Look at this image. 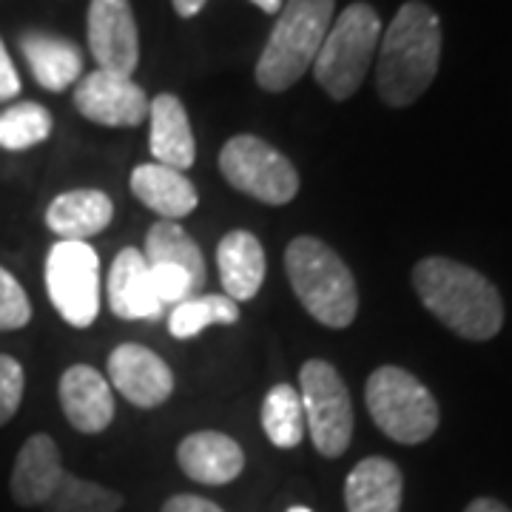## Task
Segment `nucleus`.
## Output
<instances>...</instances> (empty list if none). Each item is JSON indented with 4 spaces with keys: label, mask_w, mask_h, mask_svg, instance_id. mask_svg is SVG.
I'll list each match as a JSON object with an SVG mask.
<instances>
[{
    "label": "nucleus",
    "mask_w": 512,
    "mask_h": 512,
    "mask_svg": "<svg viewBox=\"0 0 512 512\" xmlns=\"http://www.w3.org/2000/svg\"><path fill=\"white\" fill-rule=\"evenodd\" d=\"M305 427L313 447L325 458H339L353 436V402L339 370L325 359H311L299 370Z\"/></svg>",
    "instance_id": "0eeeda50"
},
{
    "label": "nucleus",
    "mask_w": 512,
    "mask_h": 512,
    "mask_svg": "<svg viewBox=\"0 0 512 512\" xmlns=\"http://www.w3.org/2000/svg\"><path fill=\"white\" fill-rule=\"evenodd\" d=\"M109 379L126 402L143 407V410L160 407L174 393L171 367L165 365L154 350L134 345V342L117 345L111 350Z\"/></svg>",
    "instance_id": "f8f14e48"
},
{
    "label": "nucleus",
    "mask_w": 512,
    "mask_h": 512,
    "mask_svg": "<svg viewBox=\"0 0 512 512\" xmlns=\"http://www.w3.org/2000/svg\"><path fill=\"white\" fill-rule=\"evenodd\" d=\"M52 114L40 103H15L0 111V148L26 151L40 146L52 134Z\"/></svg>",
    "instance_id": "bb28decb"
},
{
    "label": "nucleus",
    "mask_w": 512,
    "mask_h": 512,
    "mask_svg": "<svg viewBox=\"0 0 512 512\" xmlns=\"http://www.w3.org/2000/svg\"><path fill=\"white\" fill-rule=\"evenodd\" d=\"M217 268L225 296L234 302L254 299L265 282V251L251 231L225 234L217 248Z\"/></svg>",
    "instance_id": "4be33fe9"
},
{
    "label": "nucleus",
    "mask_w": 512,
    "mask_h": 512,
    "mask_svg": "<svg viewBox=\"0 0 512 512\" xmlns=\"http://www.w3.org/2000/svg\"><path fill=\"white\" fill-rule=\"evenodd\" d=\"M251 3H256L265 15H279V9L285 6V0H251Z\"/></svg>",
    "instance_id": "f704fd0d"
},
{
    "label": "nucleus",
    "mask_w": 512,
    "mask_h": 512,
    "mask_svg": "<svg viewBox=\"0 0 512 512\" xmlns=\"http://www.w3.org/2000/svg\"><path fill=\"white\" fill-rule=\"evenodd\" d=\"M382 18L370 3H350L339 18L330 23L325 43L313 60L316 83L333 100H350L362 89L370 63L379 52Z\"/></svg>",
    "instance_id": "39448f33"
},
{
    "label": "nucleus",
    "mask_w": 512,
    "mask_h": 512,
    "mask_svg": "<svg viewBox=\"0 0 512 512\" xmlns=\"http://www.w3.org/2000/svg\"><path fill=\"white\" fill-rule=\"evenodd\" d=\"M148 268H151V285H154V293H157L163 308L180 305V302L200 293L191 274L180 265H148Z\"/></svg>",
    "instance_id": "c85d7f7f"
},
{
    "label": "nucleus",
    "mask_w": 512,
    "mask_h": 512,
    "mask_svg": "<svg viewBox=\"0 0 512 512\" xmlns=\"http://www.w3.org/2000/svg\"><path fill=\"white\" fill-rule=\"evenodd\" d=\"M23 387H26V376L18 359L0 353V427L15 419L23 402Z\"/></svg>",
    "instance_id": "c756f323"
},
{
    "label": "nucleus",
    "mask_w": 512,
    "mask_h": 512,
    "mask_svg": "<svg viewBox=\"0 0 512 512\" xmlns=\"http://www.w3.org/2000/svg\"><path fill=\"white\" fill-rule=\"evenodd\" d=\"M60 407L77 433H103L114 421V393L109 382L89 365L66 367L57 384Z\"/></svg>",
    "instance_id": "ddd939ff"
},
{
    "label": "nucleus",
    "mask_w": 512,
    "mask_h": 512,
    "mask_svg": "<svg viewBox=\"0 0 512 512\" xmlns=\"http://www.w3.org/2000/svg\"><path fill=\"white\" fill-rule=\"evenodd\" d=\"M109 308L120 319H160L165 313L151 285V268L143 251L123 248L114 256L109 274Z\"/></svg>",
    "instance_id": "dca6fc26"
},
{
    "label": "nucleus",
    "mask_w": 512,
    "mask_h": 512,
    "mask_svg": "<svg viewBox=\"0 0 512 512\" xmlns=\"http://www.w3.org/2000/svg\"><path fill=\"white\" fill-rule=\"evenodd\" d=\"M262 430L274 447L293 450L299 447L308 427H305V407L302 396L291 384H274L262 402Z\"/></svg>",
    "instance_id": "b1692460"
},
{
    "label": "nucleus",
    "mask_w": 512,
    "mask_h": 512,
    "mask_svg": "<svg viewBox=\"0 0 512 512\" xmlns=\"http://www.w3.org/2000/svg\"><path fill=\"white\" fill-rule=\"evenodd\" d=\"M336 0H285L262 55L256 60V83L265 92H288L311 72L330 23Z\"/></svg>",
    "instance_id": "20e7f679"
},
{
    "label": "nucleus",
    "mask_w": 512,
    "mask_h": 512,
    "mask_svg": "<svg viewBox=\"0 0 512 512\" xmlns=\"http://www.w3.org/2000/svg\"><path fill=\"white\" fill-rule=\"evenodd\" d=\"M376 60V89L387 106H413L439 74L441 20L421 3L407 0L382 32Z\"/></svg>",
    "instance_id": "f03ea898"
},
{
    "label": "nucleus",
    "mask_w": 512,
    "mask_h": 512,
    "mask_svg": "<svg viewBox=\"0 0 512 512\" xmlns=\"http://www.w3.org/2000/svg\"><path fill=\"white\" fill-rule=\"evenodd\" d=\"M288 512H313V510H308V507H291Z\"/></svg>",
    "instance_id": "c9c22d12"
},
{
    "label": "nucleus",
    "mask_w": 512,
    "mask_h": 512,
    "mask_svg": "<svg viewBox=\"0 0 512 512\" xmlns=\"http://www.w3.org/2000/svg\"><path fill=\"white\" fill-rule=\"evenodd\" d=\"M180 470L197 484L222 487L245 470V453L237 441L217 430H200L180 441L177 447Z\"/></svg>",
    "instance_id": "2eb2a0df"
},
{
    "label": "nucleus",
    "mask_w": 512,
    "mask_h": 512,
    "mask_svg": "<svg viewBox=\"0 0 512 512\" xmlns=\"http://www.w3.org/2000/svg\"><path fill=\"white\" fill-rule=\"evenodd\" d=\"M143 256H146L148 265H180L191 274L197 291H202V285H205V259H202L200 245L188 237V231L180 222H154L146 237Z\"/></svg>",
    "instance_id": "5701e85b"
},
{
    "label": "nucleus",
    "mask_w": 512,
    "mask_h": 512,
    "mask_svg": "<svg viewBox=\"0 0 512 512\" xmlns=\"http://www.w3.org/2000/svg\"><path fill=\"white\" fill-rule=\"evenodd\" d=\"M237 319L239 305L225 293L191 296L180 305H174V311L168 316V330L174 339H194L211 325H234Z\"/></svg>",
    "instance_id": "393cba45"
},
{
    "label": "nucleus",
    "mask_w": 512,
    "mask_h": 512,
    "mask_svg": "<svg viewBox=\"0 0 512 512\" xmlns=\"http://www.w3.org/2000/svg\"><path fill=\"white\" fill-rule=\"evenodd\" d=\"M148 120L154 160L177 171H188L197 160V143L183 100L177 94H157L148 103Z\"/></svg>",
    "instance_id": "f3484780"
},
{
    "label": "nucleus",
    "mask_w": 512,
    "mask_h": 512,
    "mask_svg": "<svg viewBox=\"0 0 512 512\" xmlns=\"http://www.w3.org/2000/svg\"><path fill=\"white\" fill-rule=\"evenodd\" d=\"M464 512H510L501 501H495V498H476L470 507Z\"/></svg>",
    "instance_id": "72a5a7b5"
},
{
    "label": "nucleus",
    "mask_w": 512,
    "mask_h": 512,
    "mask_svg": "<svg viewBox=\"0 0 512 512\" xmlns=\"http://www.w3.org/2000/svg\"><path fill=\"white\" fill-rule=\"evenodd\" d=\"M365 402L376 427L399 444H421L439 427V402L402 367L384 365L373 370L367 379Z\"/></svg>",
    "instance_id": "423d86ee"
},
{
    "label": "nucleus",
    "mask_w": 512,
    "mask_h": 512,
    "mask_svg": "<svg viewBox=\"0 0 512 512\" xmlns=\"http://www.w3.org/2000/svg\"><path fill=\"white\" fill-rule=\"evenodd\" d=\"M46 291L72 328H89L100 313V256L89 242L60 239L46 256Z\"/></svg>",
    "instance_id": "6e6552de"
},
{
    "label": "nucleus",
    "mask_w": 512,
    "mask_h": 512,
    "mask_svg": "<svg viewBox=\"0 0 512 512\" xmlns=\"http://www.w3.org/2000/svg\"><path fill=\"white\" fill-rule=\"evenodd\" d=\"M20 52L46 92H66L83 77V52L66 37L49 32H23Z\"/></svg>",
    "instance_id": "a211bd4d"
},
{
    "label": "nucleus",
    "mask_w": 512,
    "mask_h": 512,
    "mask_svg": "<svg viewBox=\"0 0 512 512\" xmlns=\"http://www.w3.org/2000/svg\"><path fill=\"white\" fill-rule=\"evenodd\" d=\"M89 49L103 72L134 74L140 63V32L128 0L89 3Z\"/></svg>",
    "instance_id": "9b49d317"
},
{
    "label": "nucleus",
    "mask_w": 512,
    "mask_h": 512,
    "mask_svg": "<svg viewBox=\"0 0 512 512\" xmlns=\"http://www.w3.org/2000/svg\"><path fill=\"white\" fill-rule=\"evenodd\" d=\"M32 319V302L15 276L0 268V333L20 330Z\"/></svg>",
    "instance_id": "cd10ccee"
},
{
    "label": "nucleus",
    "mask_w": 512,
    "mask_h": 512,
    "mask_svg": "<svg viewBox=\"0 0 512 512\" xmlns=\"http://www.w3.org/2000/svg\"><path fill=\"white\" fill-rule=\"evenodd\" d=\"M285 271L296 299L319 325L348 328L359 313V291L350 268L330 245L316 237H296L285 251Z\"/></svg>",
    "instance_id": "7ed1b4c3"
},
{
    "label": "nucleus",
    "mask_w": 512,
    "mask_h": 512,
    "mask_svg": "<svg viewBox=\"0 0 512 512\" xmlns=\"http://www.w3.org/2000/svg\"><path fill=\"white\" fill-rule=\"evenodd\" d=\"M148 100L143 86L131 77L97 69L77 80L74 86V109L97 126L134 128L148 117Z\"/></svg>",
    "instance_id": "9d476101"
},
{
    "label": "nucleus",
    "mask_w": 512,
    "mask_h": 512,
    "mask_svg": "<svg viewBox=\"0 0 512 512\" xmlns=\"http://www.w3.org/2000/svg\"><path fill=\"white\" fill-rule=\"evenodd\" d=\"M413 288L421 305L461 339L487 342L504 325L501 293L476 268L447 259L427 256L413 268Z\"/></svg>",
    "instance_id": "f257e3e1"
},
{
    "label": "nucleus",
    "mask_w": 512,
    "mask_h": 512,
    "mask_svg": "<svg viewBox=\"0 0 512 512\" xmlns=\"http://www.w3.org/2000/svg\"><path fill=\"white\" fill-rule=\"evenodd\" d=\"M131 191L146 208L157 211L163 220H183L197 208V188L185 177V171L160 163L137 165L131 171Z\"/></svg>",
    "instance_id": "6ab92c4d"
},
{
    "label": "nucleus",
    "mask_w": 512,
    "mask_h": 512,
    "mask_svg": "<svg viewBox=\"0 0 512 512\" xmlns=\"http://www.w3.org/2000/svg\"><path fill=\"white\" fill-rule=\"evenodd\" d=\"M63 476L66 470H63L57 441L46 433H35L20 447L15 467H12L9 490L20 507H43Z\"/></svg>",
    "instance_id": "4468645a"
},
{
    "label": "nucleus",
    "mask_w": 512,
    "mask_h": 512,
    "mask_svg": "<svg viewBox=\"0 0 512 512\" xmlns=\"http://www.w3.org/2000/svg\"><path fill=\"white\" fill-rule=\"evenodd\" d=\"M120 507H123L120 493L66 473L60 478L55 493L43 504V512H117Z\"/></svg>",
    "instance_id": "a878e982"
},
{
    "label": "nucleus",
    "mask_w": 512,
    "mask_h": 512,
    "mask_svg": "<svg viewBox=\"0 0 512 512\" xmlns=\"http://www.w3.org/2000/svg\"><path fill=\"white\" fill-rule=\"evenodd\" d=\"M402 470L382 456L362 458L345 481L348 512H399L402 510Z\"/></svg>",
    "instance_id": "412c9836"
},
{
    "label": "nucleus",
    "mask_w": 512,
    "mask_h": 512,
    "mask_svg": "<svg viewBox=\"0 0 512 512\" xmlns=\"http://www.w3.org/2000/svg\"><path fill=\"white\" fill-rule=\"evenodd\" d=\"M111 220H114V202L109 200V194L97 188H77L57 194L46 208V225L60 239H74V242L97 237L100 231L109 228Z\"/></svg>",
    "instance_id": "aec40b11"
},
{
    "label": "nucleus",
    "mask_w": 512,
    "mask_h": 512,
    "mask_svg": "<svg viewBox=\"0 0 512 512\" xmlns=\"http://www.w3.org/2000/svg\"><path fill=\"white\" fill-rule=\"evenodd\" d=\"M220 171L228 185L265 205H285L299 191L291 160L256 134H237L222 146Z\"/></svg>",
    "instance_id": "1a4fd4ad"
},
{
    "label": "nucleus",
    "mask_w": 512,
    "mask_h": 512,
    "mask_svg": "<svg viewBox=\"0 0 512 512\" xmlns=\"http://www.w3.org/2000/svg\"><path fill=\"white\" fill-rule=\"evenodd\" d=\"M160 512H225L222 507H217L214 501L202 498V495H171L163 504Z\"/></svg>",
    "instance_id": "2f4dec72"
},
{
    "label": "nucleus",
    "mask_w": 512,
    "mask_h": 512,
    "mask_svg": "<svg viewBox=\"0 0 512 512\" xmlns=\"http://www.w3.org/2000/svg\"><path fill=\"white\" fill-rule=\"evenodd\" d=\"M18 94H20L18 69H15L12 57H9V52H6L3 40H0V103H9V100H15Z\"/></svg>",
    "instance_id": "7c9ffc66"
},
{
    "label": "nucleus",
    "mask_w": 512,
    "mask_h": 512,
    "mask_svg": "<svg viewBox=\"0 0 512 512\" xmlns=\"http://www.w3.org/2000/svg\"><path fill=\"white\" fill-rule=\"evenodd\" d=\"M205 3H208V0H171V6H174V12H177L180 18H194V15H200Z\"/></svg>",
    "instance_id": "473e14b6"
}]
</instances>
